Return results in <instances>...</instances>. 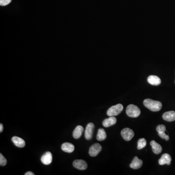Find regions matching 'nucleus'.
Wrapping results in <instances>:
<instances>
[{
    "label": "nucleus",
    "mask_w": 175,
    "mask_h": 175,
    "mask_svg": "<svg viewBox=\"0 0 175 175\" xmlns=\"http://www.w3.org/2000/svg\"><path fill=\"white\" fill-rule=\"evenodd\" d=\"M84 131V128L81 126H78L75 127L74 131H73V136L75 139H79L80 138L83 132Z\"/></svg>",
    "instance_id": "17"
},
{
    "label": "nucleus",
    "mask_w": 175,
    "mask_h": 175,
    "mask_svg": "<svg viewBox=\"0 0 175 175\" xmlns=\"http://www.w3.org/2000/svg\"><path fill=\"white\" fill-rule=\"evenodd\" d=\"M156 130L158 132H165V131L167 130V128H166L165 126L163 125H159L157 126Z\"/></svg>",
    "instance_id": "22"
},
{
    "label": "nucleus",
    "mask_w": 175,
    "mask_h": 175,
    "mask_svg": "<svg viewBox=\"0 0 175 175\" xmlns=\"http://www.w3.org/2000/svg\"><path fill=\"white\" fill-rule=\"evenodd\" d=\"M106 138H107V134L105 130L103 128L99 129L96 136L97 140L102 141L105 140Z\"/></svg>",
    "instance_id": "18"
},
{
    "label": "nucleus",
    "mask_w": 175,
    "mask_h": 175,
    "mask_svg": "<svg viewBox=\"0 0 175 175\" xmlns=\"http://www.w3.org/2000/svg\"><path fill=\"white\" fill-rule=\"evenodd\" d=\"M142 164H143L142 161L140 160L136 156L134 157V159L132 161L131 163L130 164V167L134 169H138L141 167Z\"/></svg>",
    "instance_id": "10"
},
{
    "label": "nucleus",
    "mask_w": 175,
    "mask_h": 175,
    "mask_svg": "<svg viewBox=\"0 0 175 175\" xmlns=\"http://www.w3.org/2000/svg\"><path fill=\"white\" fill-rule=\"evenodd\" d=\"M126 113L127 116L130 117L136 118L140 115L141 111L136 105L131 104L129 105L126 108Z\"/></svg>",
    "instance_id": "2"
},
{
    "label": "nucleus",
    "mask_w": 175,
    "mask_h": 175,
    "mask_svg": "<svg viewBox=\"0 0 175 175\" xmlns=\"http://www.w3.org/2000/svg\"><path fill=\"white\" fill-rule=\"evenodd\" d=\"M162 118L167 122L175 121V111H169L165 112L162 115Z\"/></svg>",
    "instance_id": "13"
},
{
    "label": "nucleus",
    "mask_w": 175,
    "mask_h": 175,
    "mask_svg": "<svg viewBox=\"0 0 175 175\" xmlns=\"http://www.w3.org/2000/svg\"></svg>",
    "instance_id": "26"
},
{
    "label": "nucleus",
    "mask_w": 175,
    "mask_h": 175,
    "mask_svg": "<svg viewBox=\"0 0 175 175\" xmlns=\"http://www.w3.org/2000/svg\"><path fill=\"white\" fill-rule=\"evenodd\" d=\"M41 162L44 165H49L53 160L52 154L50 152H46L41 157Z\"/></svg>",
    "instance_id": "8"
},
{
    "label": "nucleus",
    "mask_w": 175,
    "mask_h": 175,
    "mask_svg": "<svg viewBox=\"0 0 175 175\" xmlns=\"http://www.w3.org/2000/svg\"><path fill=\"white\" fill-rule=\"evenodd\" d=\"M121 134L125 140L129 141L134 137V132L130 128H125L121 131Z\"/></svg>",
    "instance_id": "4"
},
{
    "label": "nucleus",
    "mask_w": 175,
    "mask_h": 175,
    "mask_svg": "<svg viewBox=\"0 0 175 175\" xmlns=\"http://www.w3.org/2000/svg\"><path fill=\"white\" fill-rule=\"evenodd\" d=\"M150 146L152 147L153 152L155 154H159L162 151V147H161L160 144H158L156 142L153 140L150 142Z\"/></svg>",
    "instance_id": "11"
},
{
    "label": "nucleus",
    "mask_w": 175,
    "mask_h": 175,
    "mask_svg": "<svg viewBox=\"0 0 175 175\" xmlns=\"http://www.w3.org/2000/svg\"><path fill=\"white\" fill-rule=\"evenodd\" d=\"M158 135L161 138H162V139L165 140L166 141H168L169 140V137L168 135L165 134V132H158Z\"/></svg>",
    "instance_id": "21"
},
{
    "label": "nucleus",
    "mask_w": 175,
    "mask_h": 175,
    "mask_svg": "<svg viewBox=\"0 0 175 175\" xmlns=\"http://www.w3.org/2000/svg\"><path fill=\"white\" fill-rule=\"evenodd\" d=\"M117 119L115 116H111L109 118L105 119L103 122V125L104 127H108L114 125L116 123Z\"/></svg>",
    "instance_id": "12"
},
{
    "label": "nucleus",
    "mask_w": 175,
    "mask_h": 175,
    "mask_svg": "<svg viewBox=\"0 0 175 175\" xmlns=\"http://www.w3.org/2000/svg\"><path fill=\"white\" fill-rule=\"evenodd\" d=\"M102 150V147L98 143L94 144L90 147L89 149L90 155L91 157H95Z\"/></svg>",
    "instance_id": "5"
},
{
    "label": "nucleus",
    "mask_w": 175,
    "mask_h": 175,
    "mask_svg": "<svg viewBox=\"0 0 175 175\" xmlns=\"http://www.w3.org/2000/svg\"><path fill=\"white\" fill-rule=\"evenodd\" d=\"M147 82L154 86H158L161 83V79L156 75H150L147 78Z\"/></svg>",
    "instance_id": "16"
},
{
    "label": "nucleus",
    "mask_w": 175,
    "mask_h": 175,
    "mask_svg": "<svg viewBox=\"0 0 175 175\" xmlns=\"http://www.w3.org/2000/svg\"><path fill=\"white\" fill-rule=\"evenodd\" d=\"M12 0H0V5L1 6H6L9 4Z\"/></svg>",
    "instance_id": "23"
},
{
    "label": "nucleus",
    "mask_w": 175,
    "mask_h": 175,
    "mask_svg": "<svg viewBox=\"0 0 175 175\" xmlns=\"http://www.w3.org/2000/svg\"><path fill=\"white\" fill-rule=\"evenodd\" d=\"M7 163V160L2 154H0V165L1 166H5Z\"/></svg>",
    "instance_id": "20"
},
{
    "label": "nucleus",
    "mask_w": 175,
    "mask_h": 175,
    "mask_svg": "<svg viewBox=\"0 0 175 175\" xmlns=\"http://www.w3.org/2000/svg\"><path fill=\"white\" fill-rule=\"evenodd\" d=\"M12 141L13 142L14 144L18 147L22 148V147H25V141H24V140H23V139L20 138V137L14 136V137H12Z\"/></svg>",
    "instance_id": "14"
},
{
    "label": "nucleus",
    "mask_w": 175,
    "mask_h": 175,
    "mask_svg": "<svg viewBox=\"0 0 175 175\" xmlns=\"http://www.w3.org/2000/svg\"><path fill=\"white\" fill-rule=\"evenodd\" d=\"M73 166L75 168L80 170H84L88 167L87 162L84 160H76L74 161Z\"/></svg>",
    "instance_id": "7"
},
{
    "label": "nucleus",
    "mask_w": 175,
    "mask_h": 175,
    "mask_svg": "<svg viewBox=\"0 0 175 175\" xmlns=\"http://www.w3.org/2000/svg\"><path fill=\"white\" fill-rule=\"evenodd\" d=\"M147 141L145 138H141L138 140L137 148L139 150L142 149V148L146 147V146H147Z\"/></svg>",
    "instance_id": "19"
},
{
    "label": "nucleus",
    "mask_w": 175,
    "mask_h": 175,
    "mask_svg": "<svg viewBox=\"0 0 175 175\" xmlns=\"http://www.w3.org/2000/svg\"><path fill=\"white\" fill-rule=\"evenodd\" d=\"M3 130V124H2V123H1V124H0V132H2Z\"/></svg>",
    "instance_id": "24"
},
{
    "label": "nucleus",
    "mask_w": 175,
    "mask_h": 175,
    "mask_svg": "<svg viewBox=\"0 0 175 175\" xmlns=\"http://www.w3.org/2000/svg\"><path fill=\"white\" fill-rule=\"evenodd\" d=\"M95 125L92 123H89L87 125L85 131V137L88 140L91 139L93 137V132H94Z\"/></svg>",
    "instance_id": "6"
},
{
    "label": "nucleus",
    "mask_w": 175,
    "mask_h": 175,
    "mask_svg": "<svg viewBox=\"0 0 175 175\" xmlns=\"http://www.w3.org/2000/svg\"><path fill=\"white\" fill-rule=\"evenodd\" d=\"M171 160L172 159L169 154L167 153L163 154L159 159V163L161 165L166 164L169 165L171 164Z\"/></svg>",
    "instance_id": "9"
},
{
    "label": "nucleus",
    "mask_w": 175,
    "mask_h": 175,
    "mask_svg": "<svg viewBox=\"0 0 175 175\" xmlns=\"http://www.w3.org/2000/svg\"><path fill=\"white\" fill-rule=\"evenodd\" d=\"M35 174L33 173V172H30V171H29V172H26L25 173V175H34Z\"/></svg>",
    "instance_id": "25"
},
{
    "label": "nucleus",
    "mask_w": 175,
    "mask_h": 175,
    "mask_svg": "<svg viewBox=\"0 0 175 175\" xmlns=\"http://www.w3.org/2000/svg\"><path fill=\"white\" fill-rule=\"evenodd\" d=\"M124 107L121 104H118L116 105H114L109 108L107 111V115L109 116H116L121 113L123 111Z\"/></svg>",
    "instance_id": "3"
},
{
    "label": "nucleus",
    "mask_w": 175,
    "mask_h": 175,
    "mask_svg": "<svg viewBox=\"0 0 175 175\" xmlns=\"http://www.w3.org/2000/svg\"><path fill=\"white\" fill-rule=\"evenodd\" d=\"M61 149L65 152L71 153L75 150V146L70 142H65L61 146Z\"/></svg>",
    "instance_id": "15"
},
{
    "label": "nucleus",
    "mask_w": 175,
    "mask_h": 175,
    "mask_svg": "<svg viewBox=\"0 0 175 175\" xmlns=\"http://www.w3.org/2000/svg\"><path fill=\"white\" fill-rule=\"evenodd\" d=\"M144 106L152 111H158L162 108V103L160 101L150 99H146L144 101Z\"/></svg>",
    "instance_id": "1"
}]
</instances>
